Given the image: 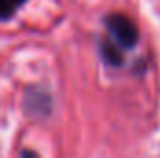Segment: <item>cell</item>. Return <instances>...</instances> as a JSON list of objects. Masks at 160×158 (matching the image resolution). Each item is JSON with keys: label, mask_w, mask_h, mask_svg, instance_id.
<instances>
[{"label": "cell", "mask_w": 160, "mask_h": 158, "mask_svg": "<svg viewBox=\"0 0 160 158\" xmlns=\"http://www.w3.org/2000/svg\"><path fill=\"white\" fill-rule=\"evenodd\" d=\"M104 24L108 36L119 45L121 48H134L140 39V30L136 22L125 13H108L104 17Z\"/></svg>", "instance_id": "1"}, {"label": "cell", "mask_w": 160, "mask_h": 158, "mask_svg": "<svg viewBox=\"0 0 160 158\" xmlns=\"http://www.w3.org/2000/svg\"><path fill=\"white\" fill-rule=\"evenodd\" d=\"M26 0H0V22L9 21Z\"/></svg>", "instance_id": "3"}, {"label": "cell", "mask_w": 160, "mask_h": 158, "mask_svg": "<svg viewBox=\"0 0 160 158\" xmlns=\"http://www.w3.org/2000/svg\"><path fill=\"white\" fill-rule=\"evenodd\" d=\"M99 48H101V58H102L108 65H112V67H119V65H123V62H125L123 48H121L110 36L101 41V47H99Z\"/></svg>", "instance_id": "2"}]
</instances>
